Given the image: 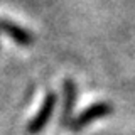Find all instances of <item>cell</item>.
<instances>
[{
    "label": "cell",
    "mask_w": 135,
    "mask_h": 135,
    "mask_svg": "<svg viewBox=\"0 0 135 135\" xmlns=\"http://www.w3.org/2000/svg\"><path fill=\"white\" fill-rule=\"evenodd\" d=\"M112 112H113L112 103H107V101L93 103L86 110H83L76 118H73V122H71V125H69V130H73V132H81V130H84L88 125L93 123L95 120L107 117Z\"/></svg>",
    "instance_id": "1"
},
{
    "label": "cell",
    "mask_w": 135,
    "mask_h": 135,
    "mask_svg": "<svg viewBox=\"0 0 135 135\" xmlns=\"http://www.w3.org/2000/svg\"><path fill=\"white\" fill-rule=\"evenodd\" d=\"M56 103H57V95L54 91H49L44 98V103L41 105L39 112L36 113V117L27 123V127H25L27 135H37L44 130V127L47 125V122L51 120V117H52V113H54Z\"/></svg>",
    "instance_id": "2"
},
{
    "label": "cell",
    "mask_w": 135,
    "mask_h": 135,
    "mask_svg": "<svg viewBox=\"0 0 135 135\" xmlns=\"http://www.w3.org/2000/svg\"><path fill=\"white\" fill-rule=\"evenodd\" d=\"M62 112H61V127H69L73 122V108L76 101V84L71 78H66L62 83Z\"/></svg>",
    "instance_id": "3"
},
{
    "label": "cell",
    "mask_w": 135,
    "mask_h": 135,
    "mask_svg": "<svg viewBox=\"0 0 135 135\" xmlns=\"http://www.w3.org/2000/svg\"><path fill=\"white\" fill-rule=\"evenodd\" d=\"M0 32L7 34L10 39H14V42H17L19 46H32L34 42V36L29 31H25L24 27H20L19 24L15 22H10L7 19H0Z\"/></svg>",
    "instance_id": "4"
}]
</instances>
